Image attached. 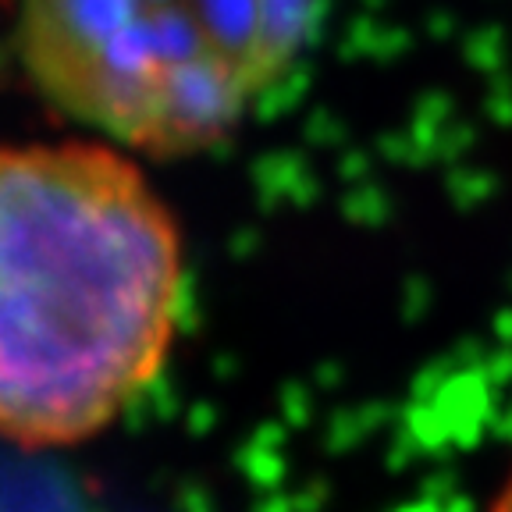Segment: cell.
Masks as SVG:
<instances>
[{"label": "cell", "instance_id": "cell-1", "mask_svg": "<svg viewBox=\"0 0 512 512\" xmlns=\"http://www.w3.org/2000/svg\"><path fill=\"white\" fill-rule=\"evenodd\" d=\"M182 296L178 224L125 150L0 146V438L107 431L164 374Z\"/></svg>", "mask_w": 512, "mask_h": 512}, {"label": "cell", "instance_id": "cell-3", "mask_svg": "<svg viewBox=\"0 0 512 512\" xmlns=\"http://www.w3.org/2000/svg\"><path fill=\"white\" fill-rule=\"evenodd\" d=\"M484 512H512V459H509V466H505L502 480H498L495 495L488 498V509Z\"/></svg>", "mask_w": 512, "mask_h": 512}, {"label": "cell", "instance_id": "cell-2", "mask_svg": "<svg viewBox=\"0 0 512 512\" xmlns=\"http://www.w3.org/2000/svg\"><path fill=\"white\" fill-rule=\"evenodd\" d=\"M320 0H15L32 89L118 150L178 157L292 75Z\"/></svg>", "mask_w": 512, "mask_h": 512}]
</instances>
